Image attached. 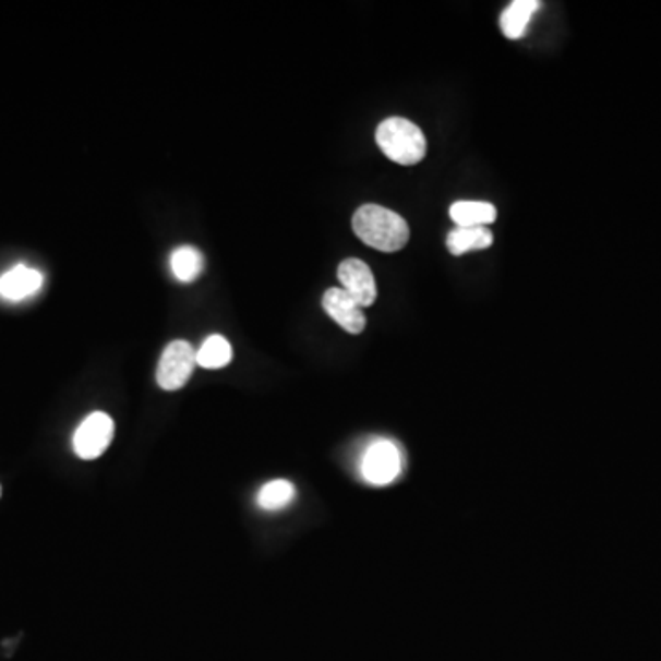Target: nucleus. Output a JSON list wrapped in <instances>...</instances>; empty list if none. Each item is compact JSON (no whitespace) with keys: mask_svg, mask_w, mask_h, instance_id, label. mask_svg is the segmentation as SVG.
<instances>
[{"mask_svg":"<svg viewBox=\"0 0 661 661\" xmlns=\"http://www.w3.org/2000/svg\"><path fill=\"white\" fill-rule=\"evenodd\" d=\"M297 498V488L287 480H273L263 485L257 494V505L265 510H279L289 507Z\"/></svg>","mask_w":661,"mask_h":661,"instance_id":"obj_14","label":"nucleus"},{"mask_svg":"<svg viewBox=\"0 0 661 661\" xmlns=\"http://www.w3.org/2000/svg\"><path fill=\"white\" fill-rule=\"evenodd\" d=\"M171 271L180 284H192L203 274L204 255L201 254V250L190 244L179 247L171 254Z\"/></svg>","mask_w":661,"mask_h":661,"instance_id":"obj_12","label":"nucleus"},{"mask_svg":"<svg viewBox=\"0 0 661 661\" xmlns=\"http://www.w3.org/2000/svg\"><path fill=\"white\" fill-rule=\"evenodd\" d=\"M115 435V423L105 412H94L77 426L74 450L82 459H96L107 450Z\"/></svg>","mask_w":661,"mask_h":661,"instance_id":"obj_5","label":"nucleus"},{"mask_svg":"<svg viewBox=\"0 0 661 661\" xmlns=\"http://www.w3.org/2000/svg\"><path fill=\"white\" fill-rule=\"evenodd\" d=\"M322 305H324L325 313L329 314L330 319L335 320L344 330H348L351 335H359L364 330V311L357 305L353 298L349 297L342 287H333L327 290Z\"/></svg>","mask_w":661,"mask_h":661,"instance_id":"obj_7","label":"nucleus"},{"mask_svg":"<svg viewBox=\"0 0 661 661\" xmlns=\"http://www.w3.org/2000/svg\"><path fill=\"white\" fill-rule=\"evenodd\" d=\"M405 467L400 447L392 440L373 441L360 458V474L375 488H384L399 478Z\"/></svg>","mask_w":661,"mask_h":661,"instance_id":"obj_3","label":"nucleus"},{"mask_svg":"<svg viewBox=\"0 0 661 661\" xmlns=\"http://www.w3.org/2000/svg\"><path fill=\"white\" fill-rule=\"evenodd\" d=\"M232 354V346L227 338L212 335L197 349V365L206 368V370H219V368L230 364Z\"/></svg>","mask_w":661,"mask_h":661,"instance_id":"obj_13","label":"nucleus"},{"mask_svg":"<svg viewBox=\"0 0 661 661\" xmlns=\"http://www.w3.org/2000/svg\"><path fill=\"white\" fill-rule=\"evenodd\" d=\"M375 139L381 152L400 166H416L426 155L423 131L405 118L384 120L377 128Z\"/></svg>","mask_w":661,"mask_h":661,"instance_id":"obj_2","label":"nucleus"},{"mask_svg":"<svg viewBox=\"0 0 661 661\" xmlns=\"http://www.w3.org/2000/svg\"><path fill=\"white\" fill-rule=\"evenodd\" d=\"M353 230L362 243L381 252L405 249L410 239L407 220L378 204H365L357 209L353 215Z\"/></svg>","mask_w":661,"mask_h":661,"instance_id":"obj_1","label":"nucleus"},{"mask_svg":"<svg viewBox=\"0 0 661 661\" xmlns=\"http://www.w3.org/2000/svg\"><path fill=\"white\" fill-rule=\"evenodd\" d=\"M338 279L342 289L353 298L359 308H372L377 300V284L373 278L372 268L357 257H349L338 267Z\"/></svg>","mask_w":661,"mask_h":661,"instance_id":"obj_6","label":"nucleus"},{"mask_svg":"<svg viewBox=\"0 0 661 661\" xmlns=\"http://www.w3.org/2000/svg\"><path fill=\"white\" fill-rule=\"evenodd\" d=\"M450 219L458 228L489 227L496 220V208L482 201H459L450 206Z\"/></svg>","mask_w":661,"mask_h":661,"instance_id":"obj_9","label":"nucleus"},{"mask_svg":"<svg viewBox=\"0 0 661 661\" xmlns=\"http://www.w3.org/2000/svg\"><path fill=\"white\" fill-rule=\"evenodd\" d=\"M493 232L488 227L454 228L447 236V249L453 255H464L470 250L489 249Z\"/></svg>","mask_w":661,"mask_h":661,"instance_id":"obj_11","label":"nucleus"},{"mask_svg":"<svg viewBox=\"0 0 661 661\" xmlns=\"http://www.w3.org/2000/svg\"><path fill=\"white\" fill-rule=\"evenodd\" d=\"M197 365V351L192 344L184 340H175L164 349L158 360L157 383L166 392L180 389L190 381L193 370Z\"/></svg>","mask_w":661,"mask_h":661,"instance_id":"obj_4","label":"nucleus"},{"mask_svg":"<svg viewBox=\"0 0 661 661\" xmlns=\"http://www.w3.org/2000/svg\"><path fill=\"white\" fill-rule=\"evenodd\" d=\"M540 8V2L537 0H515L509 7L505 8V12L500 17V26L507 39H520L526 29H528L529 21L533 17V13Z\"/></svg>","mask_w":661,"mask_h":661,"instance_id":"obj_10","label":"nucleus"},{"mask_svg":"<svg viewBox=\"0 0 661 661\" xmlns=\"http://www.w3.org/2000/svg\"><path fill=\"white\" fill-rule=\"evenodd\" d=\"M43 281L45 278L39 271L26 265H15L0 276V297L10 302H19L41 289Z\"/></svg>","mask_w":661,"mask_h":661,"instance_id":"obj_8","label":"nucleus"}]
</instances>
